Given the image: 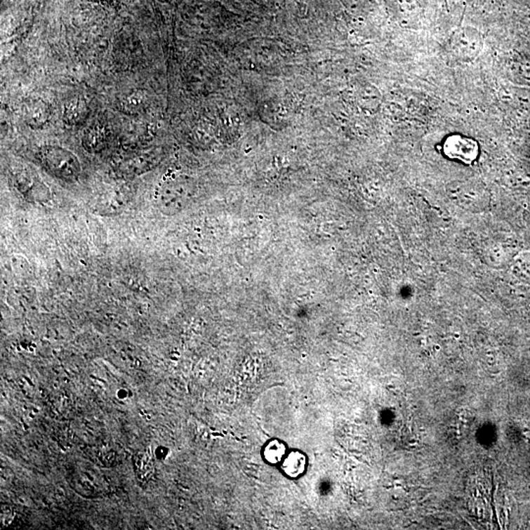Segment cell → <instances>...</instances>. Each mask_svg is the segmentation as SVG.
Returning a JSON list of instances; mask_svg holds the SVG:
<instances>
[{
  "label": "cell",
  "mask_w": 530,
  "mask_h": 530,
  "mask_svg": "<svg viewBox=\"0 0 530 530\" xmlns=\"http://www.w3.org/2000/svg\"><path fill=\"white\" fill-rule=\"evenodd\" d=\"M41 164L49 173L66 182L75 181L81 174L78 157L60 147H44L39 152Z\"/></svg>",
  "instance_id": "1"
},
{
  "label": "cell",
  "mask_w": 530,
  "mask_h": 530,
  "mask_svg": "<svg viewBox=\"0 0 530 530\" xmlns=\"http://www.w3.org/2000/svg\"><path fill=\"white\" fill-rule=\"evenodd\" d=\"M105 138H103V135L100 134V132H98V131H92V132L86 137V145H90L91 150L95 149L98 150V147H100L103 144V140Z\"/></svg>",
  "instance_id": "6"
},
{
  "label": "cell",
  "mask_w": 530,
  "mask_h": 530,
  "mask_svg": "<svg viewBox=\"0 0 530 530\" xmlns=\"http://www.w3.org/2000/svg\"><path fill=\"white\" fill-rule=\"evenodd\" d=\"M27 120L29 123H34V125L43 124L48 115V106L44 105V102H34L28 105L26 111Z\"/></svg>",
  "instance_id": "5"
},
{
  "label": "cell",
  "mask_w": 530,
  "mask_h": 530,
  "mask_svg": "<svg viewBox=\"0 0 530 530\" xmlns=\"http://www.w3.org/2000/svg\"><path fill=\"white\" fill-rule=\"evenodd\" d=\"M280 468L286 477L298 479L307 472V455L299 450L291 451L281 463Z\"/></svg>",
  "instance_id": "3"
},
{
  "label": "cell",
  "mask_w": 530,
  "mask_h": 530,
  "mask_svg": "<svg viewBox=\"0 0 530 530\" xmlns=\"http://www.w3.org/2000/svg\"><path fill=\"white\" fill-rule=\"evenodd\" d=\"M288 453L287 445L280 439H270L261 451L263 461L270 465H280Z\"/></svg>",
  "instance_id": "4"
},
{
  "label": "cell",
  "mask_w": 530,
  "mask_h": 530,
  "mask_svg": "<svg viewBox=\"0 0 530 530\" xmlns=\"http://www.w3.org/2000/svg\"><path fill=\"white\" fill-rule=\"evenodd\" d=\"M445 152L451 157H456L465 162H472L477 155V145L472 140L453 137L446 142Z\"/></svg>",
  "instance_id": "2"
}]
</instances>
